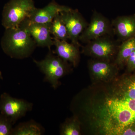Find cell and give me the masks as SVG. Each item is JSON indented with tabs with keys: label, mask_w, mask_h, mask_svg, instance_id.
Segmentation results:
<instances>
[{
	"label": "cell",
	"mask_w": 135,
	"mask_h": 135,
	"mask_svg": "<svg viewBox=\"0 0 135 135\" xmlns=\"http://www.w3.org/2000/svg\"><path fill=\"white\" fill-rule=\"evenodd\" d=\"M105 98L92 111L95 126L106 135H120L135 122V113L126 106L117 94Z\"/></svg>",
	"instance_id": "6da1fadb"
},
{
	"label": "cell",
	"mask_w": 135,
	"mask_h": 135,
	"mask_svg": "<svg viewBox=\"0 0 135 135\" xmlns=\"http://www.w3.org/2000/svg\"><path fill=\"white\" fill-rule=\"evenodd\" d=\"M1 45L5 54L17 59L28 57L37 46L32 37L21 25L5 29Z\"/></svg>",
	"instance_id": "7a4b0ae2"
},
{
	"label": "cell",
	"mask_w": 135,
	"mask_h": 135,
	"mask_svg": "<svg viewBox=\"0 0 135 135\" xmlns=\"http://www.w3.org/2000/svg\"><path fill=\"white\" fill-rule=\"evenodd\" d=\"M35 7L33 0H9L3 9L2 25L5 29L19 26Z\"/></svg>",
	"instance_id": "3957f363"
},
{
	"label": "cell",
	"mask_w": 135,
	"mask_h": 135,
	"mask_svg": "<svg viewBox=\"0 0 135 135\" xmlns=\"http://www.w3.org/2000/svg\"><path fill=\"white\" fill-rule=\"evenodd\" d=\"M113 36L105 35L88 42L83 47V53L95 59L111 61L116 57L121 43Z\"/></svg>",
	"instance_id": "277c9868"
},
{
	"label": "cell",
	"mask_w": 135,
	"mask_h": 135,
	"mask_svg": "<svg viewBox=\"0 0 135 135\" xmlns=\"http://www.w3.org/2000/svg\"><path fill=\"white\" fill-rule=\"evenodd\" d=\"M33 62L45 74V80L55 89L58 86L59 80L69 71L67 62L53 55L51 50L43 60H34Z\"/></svg>",
	"instance_id": "5b68a950"
},
{
	"label": "cell",
	"mask_w": 135,
	"mask_h": 135,
	"mask_svg": "<svg viewBox=\"0 0 135 135\" xmlns=\"http://www.w3.org/2000/svg\"><path fill=\"white\" fill-rule=\"evenodd\" d=\"M114 35L112 22L102 14L94 11L90 22L79 38V41L86 44L101 36Z\"/></svg>",
	"instance_id": "8992f818"
},
{
	"label": "cell",
	"mask_w": 135,
	"mask_h": 135,
	"mask_svg": "<svg viewBox=\"0 0 135 135\" xmlns=\"http://www.w3.org/2000/svg\"><path fill=\"white\" fill-rule=\"evenodd\" d=\"M33 104L23 99H17L4 93L0 97V113L13 124L32 110Z\"/></svg>",
	"instance_id": "52a82bcc"
},
{
	"label": "cell",
	"mask_w": 135,
	"mask_h": 135,
	"mask_svg": "<svg viewBox=\"0 0 135 135\" xmlns=\"http://www.w3.org/2000/svg\"><path fill=\"white\" fill-rule=\"evenodd\" d=\"M71 43L80 47L79 38L88 23L77 9L70 8L60 12Z\"/></svg>",
	"instance_id": "ba28073f"
},
{
	"label": "cell",
	"mask_w": 135,
	"mask_h": 135,
	"mask_svg": "<svg viewBox=\"0 0 135 135\" xmlns=\"http://www.w3.org/2000/svg\"><path fill=\"white\" fill-rule=\"evenodd\" d=\"M51 23H34L26 18L20 25L23 27L32 37L37 46L46 47L50 50L51 46L54 45L53 38L50 35Z\"/></svg>",
	"instance_id": "9c48e42d"
},
{
	"label": "cell",
	"mask_w": 135,
	"mask_h": 135,
	"mask_svg": "<svg viewBox=\"0 0 135 135\" xmlns=\"http://www.w3.org/2000/svg\"><path fill=\"white\" fill-rule=\"evenodd\" d=\"M90 73L93 80L107 82L113 79L117 75L118 66L111 61L95 59L89 64Z\"/></svg>",
	"instance_id": "30bf717a"
},
{
	"label": "cell",
	"mask_w": 135,
	"mask_h": 135,
	"mask_svg": "<svg viewBox=\"0 0 135 135\" xmlns=\"http://www.w3.org/2000/svg\"><path fill=\"white\" fill-rule=\"evenodd\" d=\"M70 8L69 7L59 5L55 1H53L42 8H35L30 12L27 19L34 23H50L52 22L57 14Z\"/></svg>",
	"instance_id": "8fae6325"
},
{
	"label": "cell",
	"mask_w": 135,
	"mask_h": 135,
	"mask_svg": "<svg viewBox=\"0 0 135 135\" xmlns=\"http://www.w3.org/2000/svg\"><path fill=\"white\" fill-rule=\"evenodd\" d=\"M112 24L114 34L120 42L135 37V14L118 17Z\"/></svg>",
	"instance_id": "7c38bea8"
},
{
	"label": "cell",
	"mask_w": 135,
	"mask_h": 135,
	"mask_svg": "<svg viewBox=\"0 0 135 135\" xmlns=\"http://www.w3.org/2000/svg\"><path fill=\"white\" fill-rule=\"evenodd\" d=\"M56 53L57 56L66 62L71 63L74 67L77 66L80 60L79 46L66 41L60 40L53 38Z\"/></svg>",
	"instance_id": "4fadbf2b"
},
{
	"label": "cell",
	"mask_w": 135,
	"mask_h": 135,
	"mask_svg": "<svg viewBox=\"0 0 135 135\" xmlns=\"http://www.w3.org/2000/svg\"><path fill=\"white\" fill-rule=\"evenodd\" d=\"M135 50V37L121 42L119 46L114 63L118 66L126 64L128 59Z\"/></svg>",
	"instance_id": "5bb4252c"
},
{
	"label": "cell",
	"mask_w": 135,
	"mask_h": 135,
	"mask_svg": "<svg viewBox=\"0 0 135 135\" xmlns=\"http://www.w3.org/2000/svg\"><path fill=\"white\" fill-rule=\"evenodd\" d=\"M43 128L33 121H30L18 124L12 129V135H41L43 134Z\"/></svg>",
	"instance_id": "9a60e30c"
},
{
	"label": "cell",
	"mask_w": 135,
	"mask_h": 135,
	"mask_svg": "<svg viewBox=\"0 0 135 135\" xmlns=\"http://www.w3.org/2000/svg\"><path fill=\"white\" fill-rule=\"evenodd\" d=\"M50 33L54 36V38L60 40L67 41L69 39L67 28L63 22L60 13L56 15L51 22Z\"/></svg>",
	"instance_id": "2e32d148"
},
{
	"label": "cell",
	"mask_w": 135,
	"mask_h": 135,
	"mask_svg": "<svg viewBox=\"0 0 135 135\" xmlns=\"http://www.w3.org/2000/svg\"><path fill=\"white\" fill-rule=\"evenodd\" d=\"M79 122L75 117L68 119L62 125L60 129V134L63 135L80 134Z\"/></svg>",
	"instance_id": "e0dca14e"
},
{
	"label": "cell",
	"mask_w": 135,
	"mask_h": 135,
	"mask_svg": "<svg viewBox=\"0 0 135 135\" xmlns=\"http://www.w3.org/2000/svg\"><path fill=\"white\" fill-rule=\"evenodd\" d=\"M117 93L125 97L135 99V77L125 80Z\"/></svg>",
	"instance_id": "ac0fdd59"
},
{
	"label": "cell",
	"mask_w": 135,
	"mask_h": 135,
	"mask_svg": "<svg viewBox=\"0 0 135 135\" xmlns=\"http://www.w3.org/2000/svg\"><path fill=\"white\" fill-rule=\"evenodd\" d=\"M13 125L10 120L0 113V135H11Z\"/></svg>",
	"instance_id": "d6986e66"
},
{
	"label": "cell",
	"mask_w": 135,
	"mask_h": 135,
	"mask_svg": "<svg viewBox=\"0 0 135 135\" xmlns=\"http://www.w3.org/2000/svg\"><path fill=\"white\" fill-rule=\"evenodd\" d=\"M119 96L123 101V103L126 105L131 110L135 113V99L128 98L122 96L116 93Z\"/></svg>",
	"instance_id": "ffe728a7"
},
{
	"label": "cell",
	"mask_w": 135,
	"mask_h": 135,
	"mask_svg": "<svg viewBox=\"0 0 135 135\" xmlns=\"http://www.w3.org/2000/svg\"><path fill=\"white\" fill-rule=\"evenodd\" d=\"M126 65L128 71H133L135 70V50L128 59Z\"/></svg>",
	"instance_id": "44dd1931"
},
{
	"label": "cell",
	"mask_w": 135,
	"mask_h": 135,
	"mask_svg": "<svg viewBox=\"0 0 135 135\" xmlns=\"http://www.w3.org/2000/svg\"><path fill=\"white\" fill-rule=\"evenodd\" d=\"M121 135H135V122L124 129Z\"/></svg>",
	"instance_id": "7402d4cb"
},
{
	"label": "cell",
	"mask_w": 135,
	"mask_h": 135,
	"mask_svg": "<svg viewBox=\"0 0 135 135\" xmlns=\"http://www.w3.org/2000/svg\"><path fill=\"white\" fill-rule=\"evenodd\" d=\"M2 78V73L0 71V79H1Z\"/></svg>",
	"instance_id": "603a6c76"
}]
</instances>
